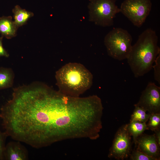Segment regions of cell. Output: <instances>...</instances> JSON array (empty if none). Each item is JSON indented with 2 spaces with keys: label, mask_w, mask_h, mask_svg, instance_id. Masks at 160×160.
<instances>
[{
  "label": "cell",
  "mask_w": 160,
  "mask_h": 160,
  "mask_svg": "<svg viewBox=\"0 0 160 160\" xmlns=\"http://www.w3.org/2000/svg\"><path fill=\"white\" fill-rule=\"evenodd\" d=\"M127 126V124L123 125L116 132L109 150V158L123 160L129 157L132 152V137Z\"/></svg>",
  "instance_id": "8992f818"
},
{
  "label": "cell",
  "mask_w": 160,
  "mask_h": 160,
  "mask_svg": "<svg viewBox=\"0 0 160 160\" xmlns=\"http://www.w3.org/2000/svg\"><path fill=\"white\" fill-rule=\"evenodd\" d=\"M55 78L59 91L69 96L77 97L90 88L93 77L83 65L70 63L57 71Z\"/></svg>",
  "instance_id": "7a4b0ae2"
},
{
  "label": "cell",
  "mask_w": 160,
  "mask_h": 160,
  "mask_svg": "<svg viewBox=\"0 0 160 160\" xmlns=\"http://www.w3.org/2000/svg\"><path fill=\"white\" fill-rule=\"evenodd\" d=\"M8 136L6 133L0 130V160H4V152L6 145V141Z\"/></svg>",
  "instance_id": "ac0fdd59"
},
{
  "label": "cell",
  "mask_w": 160,
  "mask_h": 160,
  "mask_svg": "<svg viewBox=\"0 0 160 160\" xmlns=\"http://www.w3.org/2000/svg\"><path fill=\"white\" fill-rule=\"evenodd\" d=\"M152 5L151 0H124L119 8L121 12L139 28L145 22Z\"/></svg>",
  "instance_id": "5b68a950"
},
{
  "label": "cell",
  "mask_w": 160,
  "mask_h": 160,
  "mask_svg": "<svg viewBox=\"0 0 160 160\" xmlns=\"http://www.w3.org/2000/svg\"><path fill=\"white\" fill-rule=\"evenodd\" d=\"M134 106L135 108L131 115L130 120L146 123L148 120L150 114L147 113L145 110L135 104Z\"/></svg>",
  "instance_id": "5bb4252c"
},
{
  "label": "cell",
  "mask_w": 160,
  "mask_h": 160,
  "mask_svg": "<svg viewBox=\"0 0 160 160\" xmlns=\"http://www.w3.org/2000/svg\"><path fill=\"white\" fill-rule=\"evenodd\" d=\"M116 1V0H91L88 6L89 21L102 27L113 25L116 15L120 12Z\"/></svg>",
  "instance_id": "277c9868"
},
{
  "label": "cell",
  "mask_w": 160,
  "mask_h": 160,
  "mask_svg": "<svg viewBox=\"0 0 160 160\" xmlns=\"http://www.w3.org/2000/svg\"><path fill=\"white\" fill-rule=\"evenodd\" d=\"M14 22L19 27L26 23L28 20L33 16V13L21 8L19 6H16L13 10Z\"/></svg>",
  "instance_id": "7c38bea8"
},
{
  "label": "cell",
  "mask_w": 160,
  "mask_h": 160,
  "mask_svg": "<svg viewBox=\"0 0 160 160\" xmlns=\"http://www.w3.org/2000/svg\"><path fill=\"white\" fill-rule=\"evenodd\" d=\"M146 124L148 130L154 131L160 128V113L151 114Z\"/></svg>",
  "instance_id": "9a60e30c"
},
{
  "label": "cell",
  "mask_w": 160,
  "mask_h": 160,
  "mask_svg": "<svg viewBox=\"0 0 160 160\" xmlns=\"http://www.w3.org/2000/svg\"><path fill=\"white\" fill-rule=\"evenodd\" d=\"M154 132L156 141L159 145L160 146V128L155 130Z\"/></svg>",
  "instance_id": "ffe728a7"
},
{
  "label": "cell",
  "mask_w": 160,
  "mask_h": 160,
  "mask_svg": "<svg viewBox=\"0 0 160 160\" xmlns=\"http://www.w3.org/2000/svg\"><path fill=\"white\" fill-rule=\"evenodd\" d=\"M3 37L0 38V56H3L8 57L9 54L4 48L2 45Z\"/></svg>",
  "instance_id": "d6986e66"
},
{
  "label": "cell",
  "mask_w": 160,
  "mask_h": 160,
  "mask_svg": "<svg viewBox=\"0 0 160 160\" xmlns=\"http://www.w3.org/2000/svg\"><path fill=\"white\" fill-rule=\"evenodd\" d=\"M160 147L154 134L148 135L143 133L137 138L135 144V148L156 160L160 159Z\"/></svg>",
  "instance_id": "ba28073f"
},
{
  "label": "cell",
  "mask_w": 160,
  "mask_h": 160,
  "mask_svg": "<svg viewBox=\"0 0 160 160\" xmlns=\"http://www.w3.org/2000/svg\"><path fill=\"white\" fill-rule=\"evenodd\" d=\"M132 38L126 30L115 28L105 36L104 44L109 56L121 61L127 59L131 50Z\"/></svg>",
  "instance_id": "3957f363"
},
{
  "label": "cell",
  "mask_w": 160,
  "mask_h": 160,
  "mask_svg": "<svg viewBox=\"0 0 160 160\" xmlns=\"http://www.w3.org/2000/svg\"><path fill=\"white\" fill-rule=\"evenodd\" d=\"M155 65L153 66V68L154 70V78L160 84V54L157 56L154 62Z\"/></svg>",
  "instance_id": "e0dca14e"
},
{
  "label": "cell",
  "mask_w": 160,
  "mask_h": 160,
  "mask_svg": "<svg viewBox=\"0 0 160 160\" xmlns=\"http://www.w3.org/2000/svg\"><path fill=\"white\" fill-rule=\"evenodd\" d=\"M18 28L11 17L4 16L0 18V33L7 38L15 36Z\"/></svg>",
  "instance_id": "30bf717a"
},
{
  "label": "cell",
  "mask_w": 160,
  "mask_h": 160,
  "mask_svg": "<svg viewBox=\"0 0 160 160\" xmlns=\"http://www.w3.org/2000/svg\"><path fill=\"white\" fill-rule=\"evenodd\" d=\"M129 157L130 159L132 160H156L136 148L131 152Z\"/></svg>",
  "instance_id": "2e32d148"
},
{
  "label": "cell",
  "mask_w": 160,
  "mask_h": 160,
  "mask_svg": "<svg viewBox=\"0 0 160 160\" xmlns=\"http://www.w3.org/2000/svg\"><path fill=\"white\" fill-rule=\"evenodd\" d=\"M158 41L155 31L148 28L139 35L132 46L127 59L135 77L143 76L153 69L156 58L160 54Z\"/></svg>",
  "instance_id": "6da1fadb"
},
{
  "label": "cell",
  "mask_w": 160,
  "mask_h": 160,
  "mask_svg": "<svg viewBox=\"0 0 160 160\" xmlns=\"http://www.w3.org/2000/svg\"><path fill=\"white\" fill-rule=\"evenodd\" d=\"M11 141L6 145L4 152V160H27L28 153L26 148L18 141Z\"/></svg>",
  "instance_id": "9c48e42d"
},
{
  "label": "cell",
  "mask_w": 160,
  "mask_h": 160,
  "mask_svg": "<svg viewBox=\"0 0 160 160\" xmlns=\"http://www.w3.org/2000/svg\"><path fill=\"white\" fill-rule=\"evenodd\" d=\"M135 105L151 114L160 113V87L153 82H149L142 92Z\"/></svg>",
  "instance_id": "52a82bcc"
},
{
  "label": "cell",
  "mask_w": 160,
  "mask_h": 160,
  "mask_svg": "<svg viewBox=\"0 0 160 160\" xmlns=\"http://www.w3.org/2000/svg\"><path fill=\"white\" fill-rule=\"evenodd\" d=\"M127 124V129L132 137L133 141L135 144L137 138L143 133L146 130H148L146 123L135 120H130V122Z\"/></svg>",
  "instance_id": "8fae6325"
},
{
  "label": "cell",
  "mask_w": 160,
  "mask_h": 160,
  "mask_svg": "<svg viewBox=\"0 0 160 160\" xmlns=\"http://www.w3.org/2000/svg\"><path fill=\"white\" fill-rule=\"evenodd\" d=\"M14 75L10 68H0V90L11 87L13 84Z\"/></svg>",
  "instance_id": "4fadbf2b"
}]
</instances>
